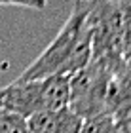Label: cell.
<instances>
[{"instance_id": "obj_1", "label": "cell", "mask_w": 131, "mask_h": 133, "mask_svg": "<svg viewBox=\"0 0 131 133\" xmlns=\"http://www.w3.org/2000/svg\"><path fill=\"white\" fill-rule=\"evenodd\" d=\"M91 61L89 0H74L72 11L50 46L23 70L19 80L72 76Z\"/></svg>"}, {"instance_id": "obj_2", "label": "cell", "mask_w": 131, "mask_h": 133, "mask_svg": "<svg viewBox=\"0 0 131 133\" xmlns=\"http://www.w3.org/2000/svg\"><path fill=\"white\" fill-rule=\"evenodd\" d=\"M70 76H50L42 80H19L0 88V107L23 118L68 107Z\"/></svg>"}, {"instance_id": "obj_3", "label": "cell", "mask_w": 131, "mask_h": 133, "mask_svg": "<svg viewBox=\"0 0 131 133\" xmlns=\"http://www.w3.org/2000/svg\"><path fill=\"white\" fill-rule=\"evenodd\" d=\"M91 61L110 66L123 65L122 57V10L118 0H89Z\"/></svg>"}, {"instance_id": "obj_4", "label": "cell", "mask_w": 131, "mask_h": 133, "mask_svg": "<svg viewBox=\"0 0 131 133\" xmlns=\"http://www.w3.org/2000/svg\"><path fill=\"white\" fill-rule=\"evenodd\" d=\"M126 65V63H123ZM118 66H110L99 61H89L82 70L70 76V99L68 107L82 120H89L106 114V95H108L110 76Z\"/></svg>"}, {"instance_id": "obj_5", "label": "cell", "mask_w": 131, "mask_h": 133, "mask_svg": "<svg viewBox=\"0 0 131 133\" xmlns=\"http://www.w3.org/2000/svg\"><path fill=\"white\" fill-rule=\"evenodd\" d=\"M82 125H84V120L70 107L27 118L29 133H80Z\"/></svg>"}, {"instance_id": "obj_6", "label": "cell", "mask_w": 131, "mask_h": 133, "mask_svg": "<svg viewBox=\"0 0 131 133\" xmlns=\"http://www.w3.org/2000/svg\"><path fill=\"white\" fill-rule=\"evenodd\" d=\"M80 133H126V131L118 128L110 114H101V116L84 120Z\"/></svg>"}, {"instance_id": "obj_7", "label": "cell", "mask_w": 131, "mask_h": 133, "mask_svg": "<svg viewBox=\"0 0 131 133\" xmlns=\"http://www.w3.org/2000/svg\"><path fill=\"white\" fill-rule=\"evenodd\" d=\"M0 133H29L27 118L0 107Z\"/></svg>"}, {"instance_id": "obj_8", "label": "cell", "mask_w": 131, "mask_h": 133, "mask_svg": "<svg viewBox=\"0 0 131 133\" xmlns=\"http://www.w3.org/2000/svg\"><path fill=\"white\" fill-rule=\"evenodd\" d=\"M0 6H19L29 10H44L47 0H0Z\"/></svg>"}]
</instances>
